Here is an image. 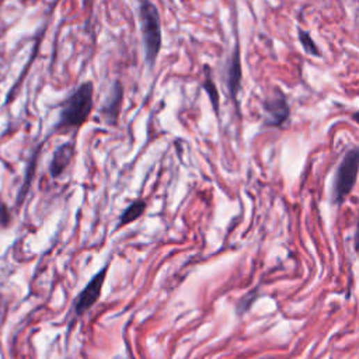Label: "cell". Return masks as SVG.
<instances>
[{"instance_id":"30bf717a","label":"cell","mask_w":359,"mask_h":359,"mask_svg":"<svg viewBox=\"0 0 359 359\" xmlns=\"http://www.w3.org/2000/svg\"><path fill=\"white\" fill-rule=\"evenodd\" d=\"M202 87L207 92L209 100H211V104L214 107V111L216 115H219V92H218V87L215 84V80H214V74H212V69L205 65L204 67V81H202Z\"/></svg>"},{"instance_id":"5b68a950","label":"cell","mask_w":359,"mask_h":359,"mask_svg":"<svg viewBox=\"0 0 359 359\" xmlns=\"http://www.w3.org/2000/svg\"><path fill=\"white\" fill-rule=\"evenodd\" d=\"M264 124L273 128L282 127L291 117V107L287 96L277 88L276 92L264 102Z\"/></svg>"},{"instance_id":"8992f818","label":"cell","mask_w":359,"mask_h":359,"mask_svg":"<svg viewBox=\"0 0 359 359\" xmlns=\"http://www.w3.org/2000/svg\"><path fill=\"white\" fill-rule=\"evenodd\" d=\"M122 102H124V87L120 80H115L110 88L109 96L106 97L100 114L107 125H117L118 118L122 110Z\"/></svg>"},{"instance_id":"52a82bcc","label":"cell","mask_w":359,"mask_h":359,"mask_svg":"<svg viewBox=\"0 0 359 359\" xmlns=\"http://www.w3.org/2000/svg\"><path fill=\"white\" fill-rule=\"evenodd\" d=\"M226 83H228V88H229V95L234 103V106L239 110V93L241 88V77H243V72H241V56H240V45L239 42H236L233 52L230 55V59L228 62V70H226Z\"/></svg>"},{"instance_id":"ba28073f","label":"cell","mask_w":359,"mask_h":359,"mask_svg":"<svg viewBox=\"0 0 359 359\" xmlns=\"http://www.w3.org/2000/svg\"><path fill=\"white\" fill-rule=\"evenodd\" d=\"M73 156H74V145L72 142H65L61 146H58L52 154L49 168H48L51 177L59 178L72 163Z\"/></svg>"},{"instance_id":"8fae6325","label":"cell","mask_w":359,"mask_h":359,"mask_svg":"<svg viewBox=\"0 0 359 359\" xmlns=\"http://www.w3.org/2000/svg\"><path fill=\"white\" fill-rule=\"evenodd\" d=\"M40 150H41V145L37 147L35 153L31 156L30 166L27 167V173H26V177H24V183H23V186H22V189H20V193H19V196H17V200H16V202H17L19 205H22V204L24 202V200H26V197H27V193H29V190H30V186H31V182H33V174L35 173V164H37V159H38V152H40Z\"/></svg>"},{"instance_id":"277c9868","label":"cell","mask_w":359,"mask_h":359,"mask_svg":"<svg viewBox=\"0 0 359 359\" xmlns=\"http://www.w3.org/2000/svg\"><path fill=\"white\" fill-rule=\"evenodd\" d=\"M109 264L102 268L100 271L88 281V284L81 289V292L77 295L74 303H73V309H74V314L76 316H83L86 312H88L92 309L97 301L102 296V291H103V285L109 273Z\"/></svg>"},{"instance_id":"4fadbf2b","label":"cell","mask_w":359,"mask_h":359,"mask_svg":"<svg viewBox=\"0 0 359 359\" xmlns=\"http://www.w3.org/2000/svg\"><path fill=\"white\" fill-rule=\"evenodd\" d=\"M10 222H12V216L9 214V209L2 201H0V223H2V226L8 228L10 226Z\"/></svg>"},{"instance_id":"9c48e42d","label":"cell","mask_w":359,"mask_h":359,"mask_svg":"<svg viewBox=\"0 0 359 359\" xmlns=\"http://www.w3.org/2000/svg\"><path fill=\"white\" fill-rule=\"evenodd\" d=\"M145 209H146V202L143 200L132 201L120 215V221H118L117 228H122V226H127V225L135 222L136 219H139L143 215Z\"/></svg>"},{"instance_id":"3957f363","label":"cell","mask_w":359,"mask_h":359,"mask_svg":"<svg viewBox=\"0 0 359 359\" xmlns=\"http://www.w3.org/2000/svg\"><path fill=\"white\" fill-rule=\"evenodd\" d=\"M358 168H359L358 147H352L344 154V157L337 168L334 187H333V202L334 204L341 205L345 201V198L351 194V191L353 190V187L356 184Z\"/></svg>"},{"instance_id":"7c38bea8","label":"cell","mask_w":359,"mask_h":359,"mask_svg":"<svg viewBox=\"0 0 359 359\" xmlns=\"http://www.w3.org/2000/svg\"><path fill=\"white\" fill-rule=\"evenodd\" d=\"M298 38H299V42H301V45H302V48L305 49V52L308 54V55H312V56H317V58H320L321 56V51L319 49V47H317V44L314 42V40L312 38V35H310V33L309 31H305V30H302V29H299L298 30Z\"/></svg>"},{"instance_id":"7a4b0ae2","label":"cell","mask_w":359,"mask_h":359,"mask_svg":"<svg viewBox=\"0 0 359 359\" xmlns=\"http://www.w3.org/2000/svg\"><path fill=\"white\" fill-rule=\"evenodd\" d=\"M139 19L145 44V61L149 67H153L163 44L159 9L152 2H142L139 6Z\"/></svg>"},{"instance_id":"6da1fadb","label":"cell","mask_w":359,"mask_h":359,"mask_svg":"<svg viewBox=\"0 0 359 359\" xmlns=\"http://www.w3.org/2000/svg\"><path fill=\"white\" fill-rule=\"evenodd\" d=\"M95 100V84L83 81L74 92L63 102L55 131L77 129L92 114Z\"/></svg>"}]
</instances>
